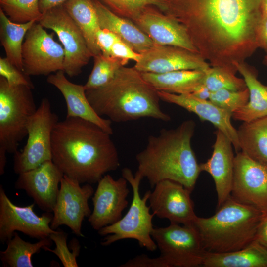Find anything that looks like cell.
<instances>
[{
	"label": "cell",
	"mask_w": 267,
	"mask_h": 267,
	"mask_svg": "<svg viewBox=\"0 0 267 267\" xmlns=\"http://www.w3.org/2000/svg\"><path fill=\"white\" fill-rule=\"evenodd\" d=\"M261 0H173L167 13L186 28L198 53L211 66L236 73L258 48L256 32Z\"/></svg>",
	"instance_id": "1"
},
{
	"label": "cell",
	"mask_w": 267,
	"mask_h": 267,
	"mask_svg": "<svg viewBox=\"0 0 267 267\" xmlns=\"http://www.w3.org/2000/svg\"><path fill=\"white\" fill-rule=\"evenodd\" d=\"M111 135L91 122L66 117L52 131V161L64 175L81 184L98 183L120 166Z\"/></svg>",
	"instance_id": "2"
},
{
	"label": "cell",
	"mask_w": 267,
	"mask_h": 267,
	"mask_svg": "<svg viewBox=\"0 0 267 267\" xmlns=\"http://www.w3.org/2000/svg\"><path fill=\"white\" fill-rule=\"evenodd\" d=\"M196 124L183 121L174 129H162L150 135L146 147L135 156L136 172L146 178L151 188L163 180L182 184L192 192L201 172L191 141Z\"/></svg>",
	"instance_id": "3"
},
{
	"label": "cell",
	"mask_w": 267,
	"mask_h": 267,
	"mask_svg": "<svg viewBox=\"0 0 267 267\" xmlns=\"http://www.w3.org/2000/svg\"><path fill=\"white\" fill-rule=\"evenodd\" d=\"M90 104L100 116L121 123L151 118L164 122L170 116L162 111L158 91L134 67L123 66L101 87L86 90Z\"/></svg>",
	"instance_id": "4"
},
{
	"label": "cell",
	"mask_w": 267,
	"mask_h": 267,
	"mask_svg": "<svg viewBox=\"0 0 267 267\" xmlns=\"http://www.w3.org/2000/svg\"><path fill=\"white\" fill-rule=\"evenodd\" d=\"M264 215L230 195L214 215L208 218L197 216L192 225L207 252H227L242 249L255 239Z\"/></svg>",
	"instance_id": "5"
},
{
	"label": "cell",
	"mask_w": 267,
	"mask_h": 267,
	"mask_svg": "<svg viewBox=\"0 0 267 267\" xmlns=\"http://www.w3.org/2000/svg\"><path fill=\"white\" fill-rule=\"evenodd\" d=\"M122 177L132 187V201L124 217L98 231L99 235L106 236L101 244L107 246L120 240L133 239L137 240L140 247L150 251H155L157 246L151 236L154 229L152 219L155 215L150 213V207L147 205L151 191H146L142 197L140 196L139 186L143 178L136 172L133 175L130 169L124 168L122 170Z\"/></svg>",
	"instance_id": "6"
},
{
	"label": "cell",
	"mask_w": 267,
	"mask_h": 267,
	"mask_svg": "<svg viewBox=\"0 0 267 267\" xmlns=\"http://www.w3.org/2000/svg\"><path fill=\"white\" fill-rule=\"evenodd\" d=\"M26 86H10L0 76V152L13 153L28 135L27 124L37 108Z\"/></svg>",
	"instance_id": "7"
},
{
	"label": "cell",
	"mask_w": 267,
	"mask_h": 267,
	"mask_svg": "<svg viewBox=\"0 0 267 267\" xmlns=\"http://www.w3.org/2000/svg\"><path fill=\"white\" fill-rule=\"evenodd\" d=\"M58 121L49 100L43 98L28 119L26 144L21 151L14 154L13 170L16 174L19 175L52 160V133Z\"/></svg>",
	"instance_id": "8"
},
{
	"label": "cell",
	"mask_w": 267,
	"mask_h": 267,
	"mask_svg": "<svg viewBox=\"0 0 267 267\" xmlns=\"http://www.w3.org/2000/svg\"><path fill=\"white\" fill-rule=\"evenodd\" d=\"M151 236L168 267H196L202 265L206 251L193 225L170 223L154 228Z\"/></svg>",
	"instance_id": "9"
},
{
	"label": "cell",
	"mask_w": 267,
	"mask_h": 267,
	"mask_svg": "<svg viewBox=\"0 0 267 267\" xmlns=\"http://www.w3.org/2000/svg\"><path fill=\"white\" fill-rule=\"evenodd\" d=\"M38 22L54 31L61 43L65 51V73L70 77L79 75L93 57L82 32L63 4L43 13Z\"/></svg>",
	"instance_id": "10"
},
{
	"label": "cell",
	"mask_w": 267,
	"mask_h": 267,
	"mask_svg": "<svg viewBox=\"0 0 267 267\" xmlns=\"http://www.w3.org/2000/svg\"><path fill=\"white\" fill-rule=\"evenodd\" d=\"M39 22L26 33L22 50L25 73L28 76L49 75L64 69L65 51Z\"/></svg>",
	"instance_id": "11"
},
{
	"label": "cell",
	"mask_w": 267,
	"mask_h": 267,
	"mask_svg": "<svg viewBox=\"0 0 267 267\" xmlns=\"http://www.w3.org/2000/svg\"><path fill=\"white\" fill-rule=\"evenodd\" d=\"M230 195L236 201L267 212V164L242 151L234 159Z\"/></svg>",
	"instance_id": "12"
},
{
	"label": "cell",
	"mask_w": 267,
	"mask_h": 267,
	"mask_svg": "<svg viewBox=\"0 0 267 267\" xmlns=\"http://www.w3.org/2000/svg\"><path fill=\"white\" fill-rule=\"evenodd\" d=\"M35 203L27 206L13 204L0 186V241L6 243L15 231H19L33 238L49 237L56 232L50 227L53 214L45 212L41 216L34 211Z\"/></svg>",
	"instance_id": "13"
},
{
	"label": "cell",
	"mask_w": 267,
	"mask_h": 267,
	"mask_svg": "<svg viewBox=\"0 0 267 267\" xmlns=\"http://www.w3.org/2000/svg\"><path fill=\"white\" fill-rule=\"evenodd\" d=\"M77 181L64 175L53 211L50 227L56 230L60 225L68 226L76 235L84 237L82 232L84 219L91 213L88 201L94 194L90 184L81 186Z\"/></svg>",
	"instance_id": "14"
},
{
	"label": "cell",
	"mask_w": 267,
	"mask_h": 267,
	"mask_svg": "<svg viewBox=\"0 0 267 267\" xmlns=\"http://www.w3.org/2000/svg\"><path fill=\"white\" fill-rule=\"evenodd\" d=\"M151 191L148 201L153 213L170 223L192 225L196 215L191 192L182 184L170 180L157 183Z\"/></svg>",
	"instance_id": "15"
},
{
	"label": "cell",
	"mask_w": 267,
	"mask_h": 267,
	"mask_svg": "<svg viewBox=\"0 0 267 267\" xmlns=\"http://www.w3.org/2000/svg\"><path fill=\"white\" fill-rule=\"evenodd\" d=\"M128 182L123 177L114 179L107 174L99 181L92 197L93 211L88 217L93 229L98 231L121 219L128 205Z\"/></svg>",
	"instance_id": "16"
},
{
	"label": "cell",
	"mask_w": 267,
	"mask_h": 267,
	"mask_svg": "<svg viewBox=\"0 0 267 267\" xmlns=\"http://www.w3.org/2000/svg\"><path fill=\"white\" fill-rule=\"evenodd\" d=\"M209 66L199 53L178 46L154 44L141 54L134 67L140 72L163 73L183 70H204Z\"/></svg>",
	"instance_id": "17"
},
{
	"label": "cell",
	"mask_w": 267,
	"mask_h": 267,
	"mask_svg": "<svg viewBox=\"0 0 267 267\" xmlns=\"http://www.w3.org/2000/svg\"><path fill=\"white\" fill-rule=\"evenodd\" d=\"M64 174L52 160L19 174L14 187L24 190L45 212H53Z\"/></svg>",
	"instance_id": "18"
},
{
	"label": "cell",
	"mask_w": 267,
	"mask_h": 267,
	"mask_svg": "<svg viewBox=\"0 0 267 267\" xmlns=\"http://www.w3.org/2000/svg\"><path fill=\"white\" fill-rule=\"evenodd\" d=\"M133 22L155 44L178 46L198 53L185 27L154 7L146 8Z\"/></svg>",
	"instance_id": "19"
},
{
	"label": "cell",
	"mask_w": 267,
	"mask_h": 267,
	"mask_svg": "<svg viewBox=\"0 0 267 267\" xmlns=\"http://www.w3.org/2000/svg\"><path fill=\"white\" fill-rule=\"evenodd\" d=\"M160 100L182 107L197 115L202 121L211 122L231 141L236 152L240 150L237 130L231 122L232 114L209 100L199 99L192 93L178 94L158 91Z\"/></svg>",
	"instance_id": "20"
},
{
	"label": "cell",
	"mask_w": 267,
	"mask_h": 267,
	"mask_svg": "<svg viewBox=\"0 0 267 267\" xmlns=\"http://www.w3.org/2000/svg\"><path fill=\"white\" fill-rule=\"evenodd\" d=\"M215 135L212 155L206 162L200 164V168L201 172L208 173L214 180L218 208L230 195L235 156L230 139L218 129Z\"/></svg>",
	"instance_id": "21"
},
{
	"label": "cell",
	"mask_w": 267,
	"mask_h": 267,
	"mask_svg": "<svg viewBox=\"0 0 267 267\" xmlns=\"http://www.w3.org/2000/svg\"><path fill=\"white\" fill-rule=\"evenodd\" d=\"M63 70L48 75V83L55 87L64 97L67 105L66 117L79 118L96 124L110 134L113 133L112 121L99 116L86 96L84 85L74 84L66 77Z\"/></svg>",
	"instance_id": "22"
},
{
	"label": "cell",
	"mask_w": 267,
	"mask_h": 267,
	"mask_svg": "<svg viewBox=\"0 0 267 267\" xmlns=\"http://www.w3.org/2000/svg\"><path fill=\"white\" fill-rule=\"evenodd\" d=\"M100 27L117 35L136 52L142 54L155 44L132 20L114 13L97 0H93Z\"/></svg>",
	"instance_id": "23"
},
{
	"label": "cell",
	"mask_w": 267,
	"mask_h": 267,
	"mask_svg": "<svg viewBox=\"0 0 267 267\" xmlns=\"http://www.w3.org/2000/svg\"><path fill=\"white\" fill-rule=\"evenodd\" d=\"M234 65L245 82L249 99L246 105L232 114V117L235 120L248 122L267 116V85L259 81L256 69L245 61Z\"/></svg>",
	"instance_id": "24"
},
{
	"label": "cell",
	"mask_w": 267,
	"mask_h": 267,
	"mask_svg": "<svg viewBox=\"0 0 267 267\" xmlns=\"http://www.w3.org/2000/svg\"><path fill=\"white\" fill-rule=\"evenodd\" d=\"M204 267H267V248L255 239L246 247L224 253L206 252Z\"/></svg>",
	"instance_id": "25"
},
{
	"label": "cell",
	"mask_w": 267,
	"mask_h": 267,
	"mask_svg": "<svg viewBox=\"0 0 267 267\" xmlns=\"http://www.w3.org/2000/svg\"><path fill=\"white\" fill-rule=\"evenodd\" d=\"M204 70H183L163 73L141 72V74L157 91L181 94L192 93L203 83Z\"/></svg>",
	"instance_id": "26"
},
{
	"label": "cell",
	"mask_w": 267,
	"mask_h": 267,
	"mask_svg": "<svg viewBox=\"0 0 267 267\" xmlns=\"http://www.w3.org/2000/svg\"><path fill=\"white\" fill-rule=\"evenodd\" d=\"M63 6L82 32L92 57L101 54L96 41L101 28L93 0H69Z\"/></svg>",
	"instance_id": "27"
},
{
	"label": "cell",
	"mask_w": 267,
	"mask_h": 267,
	"mask_svg": "<svg viewBox=\"0 0 267 267\" xmlns=\"http://www.w3.org/2000/svg\"><path fill=\"white\" fill-rule=\"evenodd\" d=\"M237 130L240 150L267 164V116L243 122Z\"/></svg>",
	"instance_id": "28"
},
{
	"label": "cell",
	"mask_w": 267,
	"mask_h": 267,
	"mask_svg": "<svg viewBox=\"0 0 267 267\" xmlns=\"http://www.w3.org/2000/svg\"><path fill=\"white\" fill-rule=\"evenodd\" d=\"M36 22V21H31L25 23H14L0 8V39L6 57L23 72L22 57L23 39L28 31Z\"/></svg>",
	"instance_id": "29"
},
{
	"label": "cell",
	"mask_w": 267,
	"mask_h": 267,
	"mask_svg": "<svg viewBox=\"0 0 267 267\" xmlns=\"http://www.w3.org/2000/svg\"><path fill=\"white\" fill-rule=\"evenodd\" d=\"M52 240L49 238L40 239L31 243L21 238L15 232L7 243V248L0 252V258L4 267H33L31 258L45 247H50Z\"/></svg>",
	"instance_id": "30"
},
{
	"label": "cell",
	"mask_w": 267,
	"mask_h": 267,
	"mask_svg": "<svg viewBox=\"0 0 267 267\" xmlns=\"http://www.w3.org/2000/svg\"><path fill=\"white\" fill-rule=\"evenodd\" d=\"M115 14L132 21L147 7H154L167 14L172 0H97Z\"/></svg>",
	"instance_id": "31"
},
{
	"label": "cell",
	"mask_w": 267,
	"mask_h": 267,
	"mask_svg": "<svg viewBox=\"0 0 267 267\" xmlns=\"http://www.w3.org/2000/svg\"><path fill=\"white\" fill-rule=\"evenodd\" d=\"M93 58L92 70L84 85L86 90L106 85L114 78L119 70L128 63L119 58L104 56L102 53Z\"/></svg>",
	"instance_id": "32"
},
{
	"label": "cell",
	"mask_w": 267,
	"mask_h": 267,
	"mask_svg": "<svg viewBox=\"0 0 267 267\" xmlns=\"http://www.w3.org/2000/svg\"><path fill=\"white\" fill-rule=\"evenodd\" d=\"M235 74L224 67L210 66L204 70L203 84L211 91L222 89L241 90L246 89L244 79L237 77Z\"/></svg>",
	"instance_id": "33"
},
{
	"label": "cell",
	"mask_w": 267,
	"mask_h": 267,
	"mask_svg": "<svg viewBox=\"0 0 267 267\" xmlns=\"http://www.w3.org/2000/svg\"><path fill=\"white\" fill-rule=\"evenodd\" d=\"M40 0H0V8L7 17L17 23L39 22L43 15Z\"/></svg>",
	"instance_id": "34"
},
{
	"label": "cell",
	"mask_w": 267,
	"mask_h": 267,
	"mask_svg": "<svg viewBox=\"0 0 267 267\" xmlns=\"http://www.w3.org/2000/svg\"><path fill=\"white\" fill-rule=\"evenodd\" d=\"M67 234L62 230H56L50 234L49 237L56 245L54 249L45 247L44 249L55 254L65 267H78L77 257L80 253V245L76 239H72L71 245L72 251L70 252L67 244Z\"/></svg>",
	"instance_id": "35"
},
{
	"label": "cell",
	"mask_w": 267,
	"mask_h": 267,
	"mask_svg": "<svg viewBox=\"0 0 267 267\" xmlns=\"http://www.w3.org/2000/svg\"><path fill=\"white\" fill-rule=\"evenodd\" d=\"M249 99L248 88L241 90L226 89L211 91L209 100L218 107L232 114L246 105Z\"/></svg>",
	"instance_id": "36"
},
{
	"label": "cell",
	"mask_w": 267,
	"mask_h": 267,
	"mask_svg": "<svg viewBox=\"0 0 267 267\" xmlns=\"http://www.w3.org/2000/svg\"><path fill=\"white\" fill-rule=\"evenodd\" d=\"M0 76L10 86L23 85L34 89L30 76L12 64L6 57L0 58Z\"/></svg>",
	"instance_id": "37"
},
{
	"label": "cell",
	"mask_w": 267,
	"mask_h": 267,
	"mask_svg": "<svg viewBox=\"0 0 267 267\" xmlns=\"http://www.w3.org/2000/svg\"><path fill=\"white\" fill-rule=\"evenodd\" d=\"M121 267H168V265L159 256L158 257L151 258L145 254H142L130 259L121 265Z\"/></svg>",
	"instance_id": "38"
},
{
	"label": "cell",
	"mask_w": 267,
	"mask_h": 267,
	"mask_svg": "<svg viewBox=\"0 0 267 267\" xmlns=\"http://www.w3.org/2000/svg\"><path fill=\"white\" fill-rule=\"evenodd\" d=\"M111 56L122 59L128 62L130 60L136 62L140 58L141 54L134 50L119 39L115 42L112 47Z\"/></svg>",
	"instance_id": "39"
},
{
	"label": "cell",
	"mask_w": 267,
	"mask_h": 267,
	"mask_svg": "<svg viewBox=\"0 0 267 267\" xmlns=\"http://www.w3.org/2000/svg\"><path fill=\"white\" fill-rule=\"evenodd\" d=\"M119 39L113 32L101 28L97 32L96 41L101 53L106 56H111L112 47L115 42Z\"/></svg>",
	"instance_id": "40"
},
{
	"label": "cell",
	"mask_w": 267,
	"mask_h": 267,
	"mask_svg": "<svg viewBox=\"0 0 267 267\" xmlns=\"http://www.w3.org/2000/svg\"><path fill=\"white\" fill-rule=\"evenodd\" d=\"M256 42L258 48L267 52V15H262L257 29Z\"/></svg>",
	"instance_id": "41"
},
{
	"label": "cell",
	"mask_w": 267,
	"mask_h": 267,
	"mask_svg": "<svg viewBox=\"0 0 267 267\" xmlns=\"http://www.w3.org/2000/svg\"><path fill=\"white\" fill-rule=\"evenodd\" d=\"M255 239L267 248V212L264 214L259 223Z\"/></svg>",
	"instance_id": "42"
},
{
	"label": "cell",
	"mask_w": 267,
	"mask_h": 267,
	"mask_svg": "<svg viewBox=\"0 0 267 267\" xmlns=\"http://www.w3.org/2000/svg\"><path fill=\"white\" fill-rule=\"evenodd\" d=\"M68 0H40V9L43 14L51 8L64 4Z\"/></svg>",
	"instance_id": "43"
},
{
	"label": "cell",
	"mask_w": 267,
	"mask_h": 267,
	"mask_svg": "<svg viewBox=\"0 0 267 267\" xmlns=\"http://www.w3.org/2000/svg\"><path fill=\"white\" fill-rule=\"evenodd\" d=\"M211 91L203 83L199 85L192 94L195 97L203 100H209Z\"/></svg>",
	"instance_id": "44"
},
{
	"label": "cell",
	"mask_w": 267,
	"mask_h": 267,
	"mask_svg": "<svg viewBox=\"0 0 267 267\" xmlns=\"http://www.w3.org/2000/svg\"><path fill=\"white\" fill-rule=\"evenodd\" d=\"M261 6L262 14L267 15V0H261Z\"/></svg>",
	"instance_id": "45"
},
{
	"label": "cell",
	"mask_w": 267,
	"mask_h": 267,
	"mask_svg": "<svg viewBox=\"0 0 267 267\" xmlns=\"http://www.w3.org/2000/svg\"><path fill=\"white\" fill-rule=\"evenodd\" d=\"M263 63L265 65L267 66V54L264 57Z\"/></svg>",
	"instance_id": "46"
}]
</instances>
